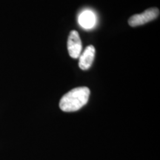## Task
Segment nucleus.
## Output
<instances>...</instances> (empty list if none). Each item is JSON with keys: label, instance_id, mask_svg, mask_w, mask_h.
Returning a JSON list of instances; mask_svg holds the SVG:
<instances>
[{"label": "nucleus", "instance_id": "obj_5", "mask_svg": "<svg viewBox=\"0 0 160 160\" xmlns=\"http://www.w3.org/2000/svg\"><path fill=\"white\" fill-rule=\"evenodd\" d=\"M97 22L95 13L90 10H86L80 13L79 17V24L84 29H91L94 27Z\"/></svg>", "mask_w": 160, "mask_h": 160}, {"label": "nucleus", "instance_id": "obj_3", "mask_svg": "<svg viewBox=\"0 0 160 160\" xmlns=\"http://www.w3.org/2000/svg\"><path fill=\"white\" fill-rule=\"evenodd\" d=\"M67 47L70 57L73 59L79 57L82 52V41L77 31H72L70 33Z\"/></svg>", "mask_w": 160, "mask_h": 160}, {"label": "nucleus", "instance_id": "obj_1", "mask_svg": "<svg viewBox=\"0 0 160 160\" xmlns=\"http://www.w3.org/2000/svg\"><path fill=\"white\" fill-rule=\"evenodd\" d=\"M90 89L87 87H78L71 90L62 97L59 108L62 111L74 112L85 106L89 99Z\"/></svg>", "mask_w": 160, "mask_h": 160}, {"label": "nucleus", "instance_id": "obj_4", "mask_svg": "<svg viewBox=\"0 0 160 160\" xmlns=\"http://www.w3.org/2000/svg\"><path fill=\"white\" fill-rule=\"evenodd\" d=\"M95 48L89 45L86 48L83 53L79 56V66L83 71L88 70L91 67L95 57Z\"/></svg>", "mask_w": 160, "mask_h": 160}, {"label": "nucleus", "instance_id": "obj_2", "mask_svg": "<svg viewBox=\"0 0 160 160\" xmlns=\"http://www.w3.org/2000/svg\"><path fill=\"white\" fill-rule=\"evenodd\" d=\"M159 16V10L157 8H151L139 14L133 15L128 20L129 25L131 27H137L153 21Z\"/></svg>", "mask_w": 160, "mask_h": 160}]
</instances>
